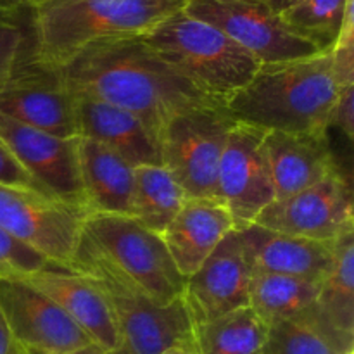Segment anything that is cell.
<instances>
[{
	"instance_id": "cell-1",
	"label": "cell",
	"mask_w": 354,
	"mask_h": 354,
	"mask_svg": "<svg viewBox=\"0 0 354 354\" xmlns=\"http://www.w3.org/2000/svg\"><path fill=\"white\" fill-rule=\"evenodd\" d=\"M75 95L123 107L159 133L175 114L204 104H221L190 85L140 37L88 45L57 69Z\"/></svg>"
},
{
	"instance_id": "cell-2",
	"label": "cell",
	"mask_w": 354,
	"mask_h": 354,
	"mask_svg": "<svg viewBox=\"0 0 354 354\" xmlns=\"http://www.w3.org/2000/svg\"><path fill=\"white\" fill-rule=\"evenodd\" d=\"M335 66L332 52L265 64L227 100L235 121L265 131H330L339 97L353 86Z\"/></svg>"
},
{
	"instance_id": "cell-3",
	"label": "cell",
	"mask_w": 354,
	"mask_h": 354,
	"mask_svg": "<svg viewBox=\"0 0 354 354\" xmlns=\"http://www.w3.org/2000/svg\"><path fill=\"white\" fill-rule=\"evenodd\" d=\"M183 7V0H33L23 9L33 61L68 64L88 45L142 37Z\"/></svg>"
},
{
	"instance_id": "cell-4",
	"label": "cell",
	"mask_w": 354,
	"mask_h": 354,
	"mask_svg": "<svg viewBox=\"0 0 354 354\" xmlns=\"http://www.w3.org/2000/svg\"><path fill=\"white\" fill-rule=\"evenodd\" d=\"M69 272L90 277L102 289L118 332V349L114 354H161L171 348L196 351V325L183 297L169 304L156 303L121 275L83 234Z\"/></svg>"
},
{
	"instance_id": "cell-5",
	"label": "cell",
	"mask_w": 354,
	"mask_h": 354,
	"mask_svg": "<svg viewBox=\"0 0 354 354\" xmlns=\"http://www.w3.org/2000/svg\"><path fill=\"white\" fill-rule=\"evenodd\" d=\"M140 38L190 85L225 106L261 68L258 59L223 31L182 9Z\"/></svg>"
},
{
	"instance_id": "cell-6",
	"label": "cell",
	"mask_w": 354,
	"mask_h": 354,
	"mask_svg": "<svg viewBox=\"0 0 354 354\" xmlns=\"http://www.w3.org/2000/svg\"><path fill=\"white\" fill-rule=\"evenodd\" d=\"M82 234L156 303L169 304L183 297L185 279L176 270L162 237L142 227L133 216L90 213Z\"/></svg>"
},
{
	"instance_id": "cell-7",
	"label": "cell",
	"mask_w": 354,
	"mask_h": 354,
	"mask_svg": "<svg viewBox=\"0 0 354 354\" xmlns=\"http://www.w3.org/2000/svg\"><path fill=\"white\" fill-rule=\"evenodd\" d=\"M235 120L225 104H204L175 114L159 133L161 165L187 199H216V178Z\"/></svg>"
},
{
	"instance_id": "cell-8",
	"label": "cell",
	"mask_w": 354,
	"mask_h": 354,
	"mask_svg": "<svg viewBox=\"0 0 354 354\" xmlns=\"http://www.w3.org/2000/svg\"><path fill=\"white\" fill-rule=\"evenodd\" d=\"M88 214L38 190L0 185V230L59 268H71Z\"/></svg>"
},
{
	"instance_id": "cell-9",
	"label": "cell",
	"mask_w": 354,
	"mask_h": 354,
	"mask_svg": "<svg viewBox=\"0 0 354 354\" xmlns=\"http://www.w3.org/2000/svg\"><path fill=\"white\" fill-rule=\"evenodd\" d=\"M182 10L223 31L261 66L320 54L261 0H183Z\"/></svg>"
},
{
	"instance_id": "cell-10",
	"label": "cell",
	"mask_w": 354,
	"mask_h": 354,
	"mask_svg": "<svg viewBox=\"0 0 354 354\" xmlns=\"http://www.w3.org/2000/svg\"><path fill=\"white\" fill-rule=\"evenodd\" d=\"M266 230L292 237L334 242L354 230L351 178L342 168L322 182L275 199L254 221Z\"/></svg>"
},
{
	"instance_id": "cell-11",
	"label": "cell",
	"mask_w": 354,
	"mask_h": 354,
	"mask_svg": "<svg viewBox=\"0 0 354 354\" xmlns=\"http://www.w3.org/2000/svg\"><path fill=\"white\" fill-rule=\"evenodd\" d=\"M263 138L265 130L235 121L220 159L216 201L232 214L237 230L254 223L261 211L275 201Z\"/></svg>"
},
{
	"instance_id": "cell-12",
	"label": "cell",
	"mask_w": 354,
	"mask_h": 354,
	"mask_svg": "<svg viewBox=\"0 0 354 354\" xmlns=\"http://www.w3.org/2000/svg\"><path fill=\"white\" fill-rule=\"evenodd\" d=\"M0 114L57 137H78L76 97L57 69L33 61L28 45L0 90Z\"/></svg>"
},
{
	"instance_id": "cell-13",
	"label": "cell",
	"mask_w": 354,
	"mask_h": 354,
	"mask_svg": "<svg viewBox=\"0 0 354 354\" xmlns=\"http://www.w3.org/2000/svg\"><path fill=\"white\" fill-rule=\"evenodd\" d=\"M0 138L45 194L86 209L80 178V137H57L0 114Z\"/></svg>"
},
{
	"instance_id": "cell-14",
	"label": "cell",
	"mask_w": 354,
	"mask_h": 354,
	"mask_svg": "<svg viewBox=\"0 0 354 354\" xmlns=\"http://www.w3.org/2000/svg\"><path fill=\"white\" fill-rule=\"evenodd\" d=\"M254 258L242 230L220 242L209 258L185 280L183 301L194 325L249 306Z\"/></svg>"
},
{
	"instance_id": "cell-15",
	"label": "cell",
	"mask_w": 354,
	"mask_h": 354,
	"mask_svg": "<svg viewBox=\"0 0 354 354\" xmlns=\"http://www.w3.org/2000/svg\"><path fill=\"white\" fill-rule=\"evenodd\" d=\"M0 310L14 339L24 349L69 353L92 346V339L24 279H0Z\"/></svg>"
},
{
	"instance_id": "cell-16",
	"label": "cell",
	"mask_w": 354,
	"mask_h": 354,
	"mask_svg": "<svg viewBox=\"0 0 354 354\" xmlns=\"http://www.w3.org/2000/svg\"><path fill=\"white\" fill-rule=\"evenodd\" d=\"M24 280L62 308L66 315L92 339L93 344L109 354L116 353V325L106 296L95 280L55 265L47 266Z\"/></svg>"
},
{
	"instance_id": "cell-17",
	"label": "cell",
	"mask_w": 354,
	"mask_h": 354,
	"mask_svg": "<svg viewBox=\"0 0 354 354\" xmlns=\"http://www.w3.org/2000/svg\"><path fill=\"white\" fill-rule=\"evenodd\" d=\"M263 144L268 156L275 199L301 192L342 168L332 149L330 131H265Z\"/></svg>"
},
{
	"instance_id": "cell-18",
	"label": "cell",
	"mask_w": 354,
	"mask_h": 354,
	"mask_svg": "<svg viewBox=\"0 0 354 354\" xmlns=\"http://www.w3.org/2000/svg\"><path fill=\"white\" fill-rule=\"evenodd\" d=\"M76 97L78 137L90 138L130 162L131 166L161 165L159 140L138 116L123 107L93 97Z\"/></svg>"
},
{
	"instance_id": "cell-19",
	"label": "cell",
	"mask_w": 354,
	"mask_h": 354,
	"mask_svg": "<svg viewBox=\"0 0 354 354\" xmlns=\"http://www.w3.org/2000/svg\"><path fill=\"white\" fill-rule=\"evenodd\" d=\"M234 230V218L220 201L187 199L161 237L176 270L187 280Z\"/></svg>"
},
{
	"instance_id": "cell-20",
	"label": "cell",
	"mask_w": 354,
	"mask_h": 354,
	"mask_svg": "<svg viewBox=\"0 0 354 354\" xmlns=\"http://www.w3.org/2000/svg\"><path fill=\"white\" fill-rule=\"evenodd\" d=\"M254 258V272L322 280L334 265L335 242L277 234L252 223L242 228Z\"/></svg>"
},
{
	"instance_id": "cell-21",
	"label": "cell",
	"mask_w": 354,
	"mask_h": 354,
	"mask_svg": "<svg viewBox=\"0 0 354 354\" xmlns=\"http://www.w3.org/2000/svg\"><path fill=\"white\" fill-rule=\"evenodd\" d=\"M80 178L90 213L133 216V166L104 145L80 137Z\"/></svg>"
},
{
	"instance_id": "cell-22",
	"label": "cell",
	"mask_w": 354,
	"mask_h": 354,
	"mask_svg": "<svg viewBox=\"0 0 354 354\" xmlns=\"http://www.w3.org/2000/svg\"><path fill=\"white\" fill-rule=\"evenodd\" d=\"M261 354H354V337L334 327L313 304L270 324Z\"/></svg>"
},
{
	"instance_id": "cell-23",
	"label": "cell",
	"mask_w": 354,
	"mask_h": 354,
	"mask_svg": "<svg viewBox=\"0 0 354 354\" xmlns=\"http://www.w3.org/2000/svg\"><path fill=\"white\" fill-rule=\"evenodd\" d=\"M133 182V218L161 235L185 204V192L162 165L135 166Z\"/></svg>"
},
{
	"instance_id": "cell-24",
	"label": "cell",
	"mask_w": 354,
	"mask_h": 354,
	"mask_svg": "<svg viewBox=\"0 0 354 354\" xmlns=\"http://www.w3.org/2000/svg\"><path fill=\"white\" fill-rule=\"evenodd\" d=\"M268 325L251 306L194 327L197 354H261Z\"/></svg>"
},
{
	"instance_id": "cell-25",
	"label": "cell",
	"mask_w": 354,
	"mask_h": 354,
	"mask_svg": "<svg viewBox=\"0 0 354 354\" xmlns=\"http://www.w3.org/2000/svg\"><path fill=\"white\" fill-rule=\"evenodd\" d=\"M322 282L280 275V273L254 272L249 289V306L266 325L299 315L313 306L320 294Z\"/></svg>"
},
{
	"instance_id": "cell-26",
	"label": "cell",
	"mask_w": 354,
	"mask_h": 354,
	"mask_svg": "<svg viewBox=\"0 0 354 354\" xmlns=\"http://www.w3.org/2000/svg\"><path fill=\"white\" fill-rule=\"evenodd\" d=\"M280 17L297 37L320 52H328L346 24L354 21V0H297Z\"/></svg>"
},
{
	"instance_id": "cell-27",
	"label": "cell",
	"mask_w": 354,
	"mask_h": 354,
	"mask_svg": "<svg viewBox=\"0 0 354 354\" xmlns=\"http://www.w3.org/2000/svg\"><path fill=\"white\" fill-rule=\"evenodd\" d=\"M315 304L334 327L354 337V230L335 242L334 265L322 280Z\"/></svg>"
},
{
	"instance_id": "cell-28",
	"label": "cell",
	"mask_w": 354,
	"mask_h": 354,
	"mask_svg": "<svg viewBox=\"0 0 354 354\" xmlns=\"http://www.w3.org/2000/svg\"><path fill=\"white\" fill-rule=\"evenodd\" d=\"M52 263L0 230V279H26Z\"/></svg>"
},
{
	"instance_id": "cell-29",
	"label": "cell",
	"mask_w": 354,
	"mask_h": 354,
	"mask_svg": "<svg viewBox=\"0 0 354 354\" xmlns=\"http://www.w3.org/2000/svg\"><path fill=\"white\" fill-rule=\"evenodd\" d=\"M28 45L24 17L16 24H0V90L6 85Z\"/></svg>"
},
{
	"instance_id": "cell-30",
	"label": "cell",
	"mask_w": 354,
	"mask_h": 354,
	"mask_svg": "<svg viewBox=\"0 0 354 354\" xmlns=\"http://www.w3.org/2000/svg\"><path fill=\"white\" fill-rule=\"evenodd\" d=\"M0 185L21 187V189H31L38 190V192H44V190L30 178V175L24 171L23 166L17 162V159L14 158L12 152L9 151V147L3 144L2 138H0Z\"/></svg>"
},
{
	"instance_id": "cell-31",
	"label": "cell",
	"mask_w": 354,
	"mask_h": 354,
	"mask_svg": "<svg viewBox=\"0 0 354 354\" xmlns=\"http://www.w3.org/2000/svg\"><path fill=\"white\" fill-rule=\"evenodd\" d=\"M354 85L348 86L339 97L330 118V130L337 128L349 142L354 138Z\"/></svg>"
},
{
	"instance_id": "cell-32",
	"label": "cell",
	"mask_w": 354,
	"mask_h": 354,
	"mask_svg": "<svg viewBox=\"0 0 354 354\" xmlns=\"http://www.w3.org/2000/svg\"><path fill=\"white\" fill-rule=\"evenodd\" d=\"M0 354H28L26 349L14 339L2 310H0Z\"/></svg>"
},
{
	"instance_id": "cell-33",
	"label": "cell",
	"mask_w": 354,
	"mask_h": 354,
	"mask_svg": "<svg viewBox=\"0 0 354 354\" xmlns=\"http://www.w3.org/2000/svg\"><path fill=\"white\" fill-rule=\"evenodd\" d=\"M21 16H23V10L14 12V10H9L0 6V24H16L21 21Z\"/></svg>"
},
{
	"instance_id": "cell-34",
	"label": "cell",
	"mask_w": 354,
	"mask_h": 354,
	"mask_svg": "<svg viewBox=\"0 0 354 354\" xmlns=\"http://www.w3.org/2000/svg\"><path fill=\"white\" fill-rule=\"evenodd\" d=\"M26 353L28 354H109L95 344L88 346V348L76 349V351H69V353H40V351H30V349H26Z\"/></svg>"
},
{
	"instance_id": "cell-35",
	"label": "cell",
	"mask_w": 354,
	"mask_h": 354,
	"mask_svg": "<svg viewBox=\"0 0 354 354\" xmlns=\"http://www.w3.org/2000/svg\"><path fill=\"white\" fill-rule=\"evenodd\" d=\"M261 2L266 3L272 10H275L277 14H282L283 10L289 9V7L292 6V3H296L297 0H261Z\"/></svg>"
},
{
	"instance_id": "cell-36",
	"label": "cell",
	"mask_w": 354,
	"mask_h": 354,
	"mask_svg": "<svg viewBox=\"0 0 354 354\" xmlns=\"http://www.w3.org/2000/svg\"><path fill=\"white\" fill-rule=\"evenodd\" d=\"M31 2L33 0H0V6L9 10H14V12H19V10L26 9Z\"/></svg>"
},
{
	"instance_id": "cell-37",
	"label": "cell",
	"mask_w": 354,
	"mask_h": 354,
	"mask_svg": "<svg viewBox=\"0 0 354 354\" xmlns=\"http://www.w3.org/2000/svg\"><path fill=\"white\" fill-rule=\"evenodd\" d=\"M161 354H197V353L189 348H171V349H166V351H162Z\"/></svg>"
}]
</instances>
